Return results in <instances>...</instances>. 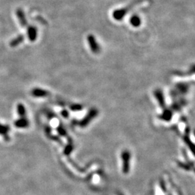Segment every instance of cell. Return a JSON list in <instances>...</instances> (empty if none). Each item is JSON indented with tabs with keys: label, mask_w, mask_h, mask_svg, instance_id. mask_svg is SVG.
<instances>
[{
	"label": "cell",
	"mask_w": 195,
	"mask_h": 195,
	"mask_svg": "<svg viewBox=\"0 0 195 195\" xmlns=\"http://www.w3.org/2000/svg\"><path fill=\"white\" fill-rule=\"evenodd\" d=\"M98 114V111L97 108H91V109L87 112V113L86 114L85 116L80 121L79 124H80L81 127H87V126L89 124V123H90L91 121L97 116Z\"/></svg>",
	"instance_id": "obj_1"
},
{
	"label": "cell",
	"mask_w": 195,
	"mask_h": 195,
	"mask_svg": "<svg viewBox=\"0 0 195 195\" xmlns=\"http://www.w3.org/2000/svg\"><path fill=\"white\" fill-rule=\"evenodd\" d=\"M122 171L124 173H128L130 168V160L131 154L129 151L125 150L122 153Z\"/></svg>",
	"instance_id": "obj_2"
},
{
	"label": "cell",
	"mask_w": 195,
	"mask_h": 195,
	"mask_svg": "<svg viewBox=\"0 0 195 195\" xmlns=\"http://www.w3.org/2000/svg\"><path fill=\"white\" fill-rule=\"evenodd\" d=\"M138 2H139V1H136V2L133 3V4H132L131 5H129L128 7H127L125 8H122V9L115 10V11L113 13V18H114L116 20H122L124 17L125 16V15L127 14V13L129 11V10L132 9L134 5H135V4H137Z\"/></svg>",
	"instance_id": "obj_3"
},
{
	"label": "cell",
	"mask_w": 195,
	"mask_h": 195,
	"mask_svg": "<svg viewBox=\"0 0 195 195\" xmlns=\"http://www.w3.org/2000/svg\"><path fill=\"white\" fill-rule=\"evenodd\" d=\"M87 42H88L89 46L90 48L91 51L93 53H98L101 51L99 44H98L96 39L93 35H88L87 38Z\"/></svg>",
	"instance_id": "obj_4"
},
{
	"label": "cell",
	"mask_w": 195,
	"mask_h": 195,
	"mask_svg": "<svg viewBox=\"0 0 195 195\" xmlns=\"http://www.w3.org/2000/svg\"><path fill=\"white\" fill-rule=\"evenodd\" d=\"M30 94L34 98H46L50 96V93L49 91L42 88H39V87L33 89L31 90Z\"/></svg>",
	"instance_id": "obj_5"
},
{
	"label": "cell",
	"mask_w": 195,
	"mask_h": 195,
	"mask_svg": "<svg viewBox=\"0 0 195 195\" xmlns=\"http://www.w3.org/2000/svg\"><path fill=\"white\" fill-rule=\"evenodd\" d=\"M27 34L29 41H31V42H34V41L36 40V39H37V27L34 26V25H30V26H28L27 29Z\"/></svg>",
	"instance_id": "obj_6"
},
{
	"label": "cell",
	"mask_w": 195,
	"mask_h": 195,
	"mask_svg": "<svg viewBox=\"0 0 195 195\" xmlns=\"http://www.w3.org/2000/svg\"><path fill=\"white\" fill-rule=\"evenodd\" d=\"M154 95L155 96V98H156L157 101H158L159 106L164 109L165 108V101L164 96H163V93L162 92L161 90L160 89L155 90L154 92Z\"/></svg>",
	"instance_id": "obj_7"
},
{
	"label": "cell",
	"mask_w": 195,
	"mask_h": 195,
	"mask_svg": "<svg viewBox=\"0 0 195 195\" xmlns=\"http://www.w3.org/2000/svg\"><path fill=\"white\" fill-rule=\"evenodd\" d=\"M16 15H17V18L18 19L19 22H20V24L22 27H25L27 26V20L23 10L19 8V9L17 10L16 11Z\"/></svg>",
	"instance_id": "obj_8"
},
{
	"label": "cell",
	"mask_w": 195,
	"mask_h": 195,
	"mask_svg": "<svg viewBox=\"0 0 195 195\" xmlns=\"http://www.w3.org/2000/svg\"><path fill=\"white\" fill-rule=\"evenodd\" d=\"M14 125L18 128H26L29 126V122L25 117H22L21 119L15 121L14 122Z\"/></svg>",
	"instance_id": "obj_9"
},
{
	"label": "cell",
	"mask_w": 195,
	"mask_h": 195,
	"mask_svg": "<svg viewBox=\"0 0 195 195\" xmlns=\"http://www.w3.org/2000/svg\"><path fill=\"white\" fill-rule=\"evenodd\" d=\"M24 40H25V36L22 35V34H20V35L18 36L16 38L13 39V40L10 41V46L13 48L17 47V46H18L20 44H22Z\"/></svg>",
	"instance_id": "obj_10"
},
{
	"label": "cell",
	"mask_w": 195,
	"mask_h": 195,
	"mask_svg": "<svg viewBox=\"0 0 195 195\" xmlns=\"http://www.w3.org/2000/svg\"><path fill=\"white\" fill-rule=\"evenodd\" d=\"M172 116H173V112L171 111V108H164L162 114L160 116V118L163 121H166V122H169L171 119Z\"/></svg>",
	"instance_id": "obj_11"
},
{
	"label": "cell",
	"mask_w": 195,
	"mask_h": 195,
	"mask_svg": "<svg viewBox=\"0 0 195 195\" xmlns=\"http://www.w3.org/2000/svg\"><path fill=\"white\" fill-rule=\"evenodd\" d=\"M129 21H130L131 25L134 27H139V25H141V19L139 18V17L137 15H132V16L131 17Z\"/></svg>",
	"instance_id": "obj_12"
},
{
	"label": "cell",
	"mask_w": 195,
	"mask_h": 195,
	"mask_svg": "<svg viewBox=\"0 0 195 195\" xmlns=\"http://www.w3.org/2000/svg\"><path fill=\"white\" fill-rule=\"evenodd\" d=\"M176 87L178 90V92L182 93V94H185L187 93L188 89H189V85L186 83H178Z\"/></svg>",
	"instance_id": "obj_13"
},
{
	"label": "cell",
	"mask_w": 195,
	"mask_h": 195,
	"mask_svg": "<svg viewBox=\"0 0 195 195\" xmlns=\"http://www.w3.org/2000/svg\"><path fill=\"white\" fill-rule=\"evenodd\" d=\"M17 111H18V115L20 117H25L26 115V110H25V107L24 106L23 104L22 103H19L17 106Z\"/></svg>",
	"instance_id": "obj_14"
},
{
	"label": "cell",
	"mask_w": 195,
	"mask_h": 195,
	"mask_svg": "<svg viewBox=\"0 0 195 195\" xmlns=\"http://www.w3.org/2000/svg\"><path fill=\"white\" fill-rule=\"evenodd\" d=\"M184 139V141H185V142L186 143V145L189 146L191 152L193 153V154H194V155L195 156V145L192 142H191V139H189V136H185Z\"/></svg>",
	"instance_id": "obj_15"
},
{
	"label": "cell",
	"mask_w": 195,
	"mask_h": 195,
	"mask_svg": "<svg viewBox=\"0 0 195 195\" xmlns=\"http://www.w3.org/2000/svg\"><path fill=\"white\" fill-rule=\"evenodd\" d=\"M10 130V127L7 125H3V124H0V134L4 135L5 137H7V134L8 133Z\"/></svg>",
	"instance_id": "obj_16"
},
{
	"label": "cell",
	"mask_w": 195,
	"mask_h": 195,
	"mask_svg": "<svg viewBox=\"0 0 195 195\" xmlns=\"http://www.w3.org/2000/svg\"><path fill=\"white\" fill-rule=\"evenodd\" d=\"M83 106L82 105L79 104V103H73V104L70 105V110L73 111H81L82 109Z\"/></svg>",
	"instance_id": "obj_17"
},
{
	"label": "cell",
	"mask_w": 195,
	"mask_h": 195,
	"mask_svg": "<svg viewBox=\"0 0 195 195\" xmlns=\"http://www.w3.org/2000/svg\"><path fill=\"white\" fill-rule=\"evenodd\" d=\"M181 104L179 103V102H176V103H173V105H172L171 108L172 109H173L174 111H179L181 110Z\"/></svg>",
	"instance_id": "obj_18"
},
{
	"label": "cell",
	"mask_w": 195,
	"mask_h": 195,
	"mask_svg": "<svg viewBox=\"0 0 195 195\" xmlns=\"http://www.w3.org/2000/svg\"><path fill=\"white\" fill-rule=\"evenodd\" d=\"M57 130L59 133L61 134V135H65V134H66V131H65V128H64L63 127H62V126H59V127H58Z\"/></svg>",
	"instance_id": "obj_19"
},
{
	"label": "cell",
	"mask_w": 195,
	"mask_h": 195,
	"mask_svg": "<svg viewBox=\"0 0 195 195\" xmlns=\"http://www.w3.org/2000/svg\"><path fill=\"white\" fill-rule=\"evenodd\" d=\"M61 114L63 117H65V118H68L69 117V112L67 111V110L64 109L62 110V112H61Z\"/></svg>",
	"instance_id": "obj_20"
},
{
	"label": "cell",
	"mask_w": 195,
	"mask_h": 195,
	"mask_svg": "<svg viewBox=\"0 0 195 195\" xmlns=\"http://www.w3.org/2000/svg\"><path fill=\"white\" fill-rule=\"evenodd\" d=\"M46 115H47V116L49 117V118H50V119H51V118H52V117H54L55 116L54 113H53V112L51 111H47V114H46Z\"/></svg>",
	"instance_id": "obj_21"
},
{
	"label": "cell",
	"mask_w": 195,
	"mask_h": 195,
	"mask_svg": "<svg viewBox=\"0 0 195 195\" xmlns=\"http://www.w3.org/2000/svg\"><path fill=\"white\" fill-rule=\"evenodd\" d=\"M194 137H195V129L194 130Z\"/></svg>",
	"instance_id": "obj_22"
}]
</instances>
